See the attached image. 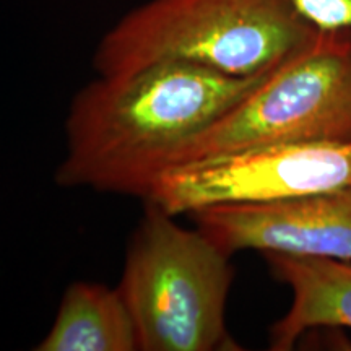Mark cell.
Instances as JSON below:
<instances>
[{"label": "cell", "instance_id": "obj_6", "mask_svg": "<svg viewBox=\"0 0 351 351\" xmlns=\"http://www.w3.org/2000/svg\"><path fill=\"white\" fill-rule=\"evenodd\" d=\"M189 217L230 256L252 249L351 261V184L262 204L212 205Z\"/></svg>", "mask_w": 351, "mask_h": 351}, {"label": "cell", "instance_id": "obj_3", "mask_svg": "<svg viewBox=\"0 0 351 351\" xmlns=\"http://www.w3.org/2000/svg\"><path fill=\"white\" fill-rule=\"evenodd\" d=\"M230 257L199 228L147 202L117 285L140 351L241 350L226 327Z\"/></svg>", "mask_w": 351, "mask_h": 351}, {"label": "cell", "instance_id": "obj_7", "mask_svg": "<svg viewBox=\"0 0 351 351\" xmlns=\"http://www.w3.org/2000/svg\"><path fill=\"white\" fill-rule=\"evenodd\" d=\"M276 280L288 285L293 301L270 328V350L289 351L315 327L351 328V261L263 254Z\"/></svg>", "mask_w": 351, "mask_h": 351}, {"label": "cell", "instance_id": "obj_8", "mask_svg": "<svg viewBox=\"0 0 351 351\" xmlns=\"http://www.w3.org/2000/svg\"><path fill=\"white\" fill-rule=\"evenodd\" d=\"M36 351H140L129 307L119 288L75 282Z\"/></svg>", "mask_w": 351, "mask_h": 351}, {"label": "cell", "instance_id": "obj_2", "mask_svg": "<svg viewBox=\"0 0 351 351\" xmlns=\"http://www.w3.org/2000/svg\"><path fill=\"white\" fill-rule=\"evenodd\" d=\"M314 33L289 0H148L104 34L93 64L98 75L181 60L254 77L282 64Z\"/></svg>", "mask_w": 351, "mask_h": 351}, {"label": "cell", "instance_id": "obj_5", "mask_svg": "<svg viewBox=\"0 0 351 351\" xmlns=\"http://www.w3.org/2000/svg\"><path fill=\"white\" fill-rule=\"evenodd\" d=\"M351 184V142L245 148L176 166L145 202L174 217L225 204H262Z\"/></svg>", "mask_w": 351, "mask_h": 351}, {"label": "cell", "instance_id": "obj_1", "mask_svg": "<svg viewBox=\"0 0 351 351\" xmlns=\"http://www.w3.org/2000/svg\"><path fill=\"white\" fill-rule=\"evenodd\" d=\"M271 70L231 77L197 64L163 60L98 75L70 104L57 184L145 200L158 179L178 166L189 145Z\"/></svg>", "mask_w": 351, "mask_h": 351}, {"label": "cell", "instance_id": "obj_4", "mask_svg": "<svg viewBox=\"0 0 351 351\" xmlns=\"http://www.w3.org/2000/svg\"><path fill=\"white\" fill-rule=\"evenodd\" d=\"M296 142H351V29H315L304 46L202 132L178 166Z\"/></svg>", "mask_w": 351, "mask_h": 351}, {"label": "cell", "instance_id": "obj_9", "mask_svg": "<svg viewBox=\"0 0 351 351\" xmlns=\"http://www.w3.org/2000/svg\"><path fill=\"white\" fill-rule=\"evenodd\" d=\"M289 3L319 32L351 29V0H289Z\"/></svg>", "mask_w": 351, "mask_h": 351}]
</instances>
